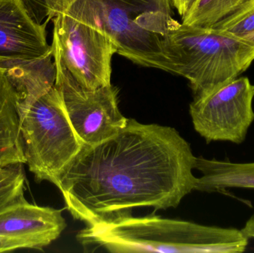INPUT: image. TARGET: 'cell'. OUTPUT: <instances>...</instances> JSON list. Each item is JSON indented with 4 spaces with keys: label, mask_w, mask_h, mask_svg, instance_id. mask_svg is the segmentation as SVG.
Listing matches in <instances>:
<instances>
[{
    "label": "cell",
    "mask_w": 254,
    "mask_h": 253,
    "mask_svg": "<svg viewBox=\"0 0 254 253\" xmlns=\"http://www.w3.org/2000/svg\"><path fill=\"white\" fill-rule=\"evenodd\" d=\"M195 159L174 128L128 119L113 138L83 145L57 187L73 218L92 225L136 208L177 207L195 190Z\"/></svg>",
    "instance_id": "1"
},
{
    "label": "cell",
    "mask_w": 254,
    "mask_h": 253,
    "mask_svg": "<svg viewBox=\"0 0 254 253\" xmlns=\"http://www.w3.org/2000/svg\"><path fill=\"white\" fill-rule=\"evenodd\" d=\"M77 240L89 252L241 253L249 239L241 230L157 215L129 216L87 225Z\"/></svg>",
    "instance_id": "2"
},
{
    "label": "cell",
    "mask_w": 254,
    "mask_h": 253,
    "mask_svg": "<svg viewBox=\"0 0 254 253\" xmlns=\"http://www.w3.org/2000/svg\"><path fill=\"white\" fill-rule=\"evenodd\" d=\"M170 73L188 79L194 96L239 77L254 60V43L219 31L172 19L164 42Z\"/></svg>",
    "instance_id": "3"
},
{
    "label": "cell",
    "mask_w": 254,
    "mask_h": 253,
    "mask_svg": "<svg viewBox=\"0 0 254 253\" xmlns=\"http://www.w3.org/2000/svg\"><path fill=\"white\" fill-rule=\"evenodd\" d=\"M56 68L86 89L111 84L114 41L100 23L89 0H77L52 19Z\"/></svg>",
    "instance_id": "4"
},
{
    "label": "cell",
    "mask_w": 254,
    "mask_h": 253,
    "mask_svg": "<svg viewBox=\"0 0 254 253\" xmlns=\"http://www.w3.org/2000/svg\"><path fill=\"white\" fill-rule=\"evenodd\" d=\"M25 164L39 182L58 185L83 144L70 123L55 86L41 96L19 102Z\"/></svg>",
    "instance_id": "5"
},
{
    "label": "cell",
    "mask_w": 254,
    "mask_h": 253,
    "mask_svg": "<svg viewBox=\"0 0 254 253\" xmlns=\"http://www.w3.org/2000/svg\"><path fill=\"white\" fill-rule=\"evenodd\" d=\"M114 41L116 53L140 66L170 73L164 42L172 16L171 0H89Z\"/></svg>",
    "instance_id": "6"
},
{
    "label": "cell",
    "mask_w": 254,
    "mask_h": 253,
    "mask_svg": "<svg viewBox=\"0 0 254 253\" xmlns=\"http://www.w3.org/2000/svg\"><path fill=\"white\" fill-rule=\"evenodd\" d=\"M48 21L36 22L22 0H0V68L14 88H21L55 70Z\"/></svg>",
    "instance_id": "7"
},
{
    "label": "cell",
    "mask_w": 254,
    "mask_h": 253,
    "mask_svg": "<svg viewBox=\"0 0 254 253\" xmlns=\"http://www.w3.org/2000/svg\"><path fill=\"white\" fill-rule=\"evenodd\" d=\"M254 85L246 77L194 96L190 105L194 129L207 143L242 144L254 120Z\"/></svg>",
    "instance_id": "8"
},
{
    "label": "cell",
    "mask_w": 254,
    "mask_h": 253,
    "mask_svg": "<svg viewBox=\"0 0 254 253\" xmlns=\"http://www.w3.org/2000/svg\"><path fill=\"white\" fill-rule=\"evenodd\" d=\"M55 87L62 98L67 117L83 145L100 144L117 135L128 122L119 108V90L110 84L84 89L56 68Z\"/></svg>",
    "instance_id": "9"
},
{
    "label": "cell",
    "mask_w": 254,
    "mask_h": 253,
    "mask_svg": "<svg viewBox=\"0 0 254 253\" xmlns=\"http://www.w3.org/2000/svg\"><path fill=\"white\" fill-rule=\"evenodd\" d=\"M65 227L61 209L32 204L22 196L0 210V253L43 249Z\"/></svg>",
    "instance_id": "10"
},
{
    "label": "cell",
    "mask_w": 254,
    "mask_h": 253,
    "mask_svg": "<svg viewBox=\"0 0 254 253\" xmlns=\"http://www.w3.org/2000/svg\"><path fill=\"white\" fill-rule=\"evenodd\" d=\"M25 164L20 135L19 97L0 68V167Z\"/></svg>",
    "instance_id": "11"
},
{
    "label": "cell",
    "mask_w": 254,
    "mask_h": 253,
    "mask_svg": "<svg viewBox=\"0 0 254 253\" xmlns=\"http://www.w3.org/2000/svg\"><path fill=\"white\" fill-rule=\"evenodd\" d=\"M195 169L201 173L195 183L196 191L211 193L228 188L254 190V162L234 163L196 157Z\"/></svg>",
    "instance_id": "12"
},
{
    "label": "cell",
    "mask_w": 254,
    "mask_h": 253,
    "mask_svg": "<svg viewBox=\"0 0 254 253\" xmlns=\"http://www.w3.org/2000/svg\"><path fill=\"white\" fill-rule=\"evenodd\" d=\"M249 0H195L182 23L190 26L211 28L237 11Z\"/></svg>",
    "instance_id": "13"
},
{
    "label": "cell",
    "mask_w": 254,
    "mask_h": 253,
    "mask_svg": "<svg viewBox=\"0 0 254 253\" xmlns=\"http://www.w3.org/2000/svg\"><path fill=\"white\" fill-rule=\"evenodd\" d=\"M23 164L0 168V210L25 196Z\"/></svg>",
    "instance_id": "14"
},
{
    "label": "cell",
    "mask_w": 254,
    "mask_h": 253,
    "mask_svg": "<svg viewBox=\"0 0 254 253\" xmlns=\"http://www.w3.org/2000/svg\"><path fill=\"white\" fill-rule=\"evenodd\" d=\"M213 28L244 37L254 31V0H249L231 16L215 25Z\"/></svg>",
    "instance_id": "15"
},
{
    "label": "cell",
    "mask_w": 254,
    "mask_h": 253,
    "mask_svg": "<svg viewBox=\"0 0 254 253\" xmlns=\"http://www.w3.org/2000/svg\"><path fill=\"white\" fill-rule=\"evenodd\" d=\"M22 1L36 22L42 24L44 19L49 21V7L46 0H22Z\"/></svg>",
    "instance_id": "16"
},
{
    "label": "cell",
    "mask_w": 254,
    "mask_h": 253,
    "mask_svg": "<svg viewBox=\"0 0 254 253\" xmlns=\"http://www.w3.org/2000/svg\"><path fill=\"white\" fill-rule=\"evenodd\" d=\"M77 0H46L49 10V20L65 11Z\"/></svg>",
    "instance_id": "17"
},
{
    "label": "cell",
    "mask_w": 254,
    "mask_h": 253,
    "mask_svg": "<svg viewBox=\"0 0 254 253\" xmlns=\"http://www.w3.org/2000/svg\"><path fill=\"white\" fill-rule=\"evenodd\" d=\"M195 0H171L172 4L182 18L188 13Z\"/></svg>",
    "instance_id": "18"
},
{
    "label": "cell",
    "mask_w": 254,
    "mask_h": 253,
    "mask_svg": "<svg viewBox=\"0 0 254 253\" xmlns=\"http://www.w3.org/2000/svg\"><path fill=\"white\" fill-rule=\"evenodd\" d=\"M241 230L248 239H254V215L248 220L246 225Z\"/></svg>",
    "instance_id": "19"
},
{
    "label": "cell",
    "mask_w": 254,
    "mask_h": 253,
    "mask_svg": "<svg viewBox=\"0 0 254 253\" xmlns=\"http://www.w3.org/2000/svg\"><path fill=\"white\" fill-rule=\"evenodd\" d=\"M240 38L244 39V40H248V41H250L251 43H254V31L251 33V34L244 36V37H240Z\"/></svg>",
    "instance_id": "20"
},
{
    "label": "cell",
    "mask_w": 254,
    "mask_h": 253,
    "mask_svg": "<svg viewBox=\"0 0 254 253\" xmlns=\"http://www.w3.org/2000/svg\"><path fill=\"white\" fill-rule=\"evenodd\" d=\"M0 168H2V167H0Z\"/></svg>",
    "instance_id": "21"
}]
</instances>
